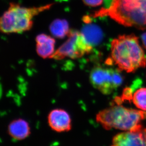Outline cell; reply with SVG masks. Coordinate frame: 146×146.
Masks as SVG:
<instances>
[{
    "instance_id": "3957f363",
    "label": "cell",
    "mask_w": 146,
    "mask_h": 146,
    "mask_svg": "<svg viewBox=\"0 0 146 146\" xmlns=\"http://www.w3.org/2000/svg\"><path fill=\"white\" fill-rule=\"evenodd\" d=\"M53 4L38 7H23L11 3L0 19V29L5 34L21 33L29 31L33 25V19L44 11L48 10Z\"/></svg>"
},
{
    "instance_id": "8992f818",
    "label": "cell",
    "mask_w": 146,
    "mask_h": 146,
    "mask_svg": "<svg viewBox=\"0 0 146 146\" xmlns=\"http://www.w3.org/2000/svg\"><path fill=\"white\" fill-rule=\"evenodd\" d=\"M118 69L98 66L91 70L90 81L102 94L109 95L123 84V77Z\"/></svg>"
},
{
    "instance_id": "5b68a950",
    "label": "cell",
    "mask_w": 146,
    "mask_h": 146,
    "mask_svg": "<svg viewBox=\"0 0 146 146\" xmlns=\"http://www.w3.org/2000/svg\"><path fill=\"white\" fill-rule=\"evenodd\" d=\"M67 36L66 41L50 58L57 60L66 58L75 59L81 58L92 50L93 46L88 43L82 32L70 30Z\"/></svg>"
},
{
    "instance_id": "30bf717a",
    "label": "cell",
    "mask_w": 146,
    "mask_h": 146,
    "mask_svg": "<svg viewBox=\"0 0 146 146\" xmlns=\"http://www.w3.org/2000/svg\"><path fill=\"white\" fill-rule=\"evenodd\" d=\"M8 131L11 138L18 141L26 139L31 133L29 124L22 119H18L11 121L8 125Z\"/></svg>"
},
{
    "instance_id": "5bb4252c",
    "label": "cell",
    "mask_w": 146,
    "mask_h": 146,
    "mask_svg": "<svg viewBox=\"0 0 146 146\" xmlns=\"http://www.w3.org/2000/svg\"><path fill=\"white\" fill-rule=\"evenodd\" d=\"M86 5L90 7H97L103 3L104 0H82Z\"/></svg>"
},
{
    "instance_id": "7c38bea8",
    "label": "cell",
    "mask_w": 146,
    "mask_h": 146,
    "mask_svg": "<svg viewBox=\"0 0 146 146\" xmlns=\"http://www.w3.org/2000/svg\"><path fill=\"white\" fill-rule=\"evenodd\" d=\"M81 32L93 46L99 44L103 37L102 30L96 25H88Z\"/></svg>"
},
{
    "instance_id": "2e32d148",
    "label": "cell",
    "mask_w": 146,
    "mask_h": 146,
    "mask_svg": "<svg viewBox=\"0 0 146 146\" xmlns=\"http://www.w3.org/2000/svg\"><path fill=\"white\" fill-rule=\"evenodd\" d=\"M113 0H104V3H105V8H108L110 6L111 3H112Z\"/></svg>"
},
{
    "instance_id": "ba28073f",
    "label": "cell",
    "mask_w": 146,
    "mask_h": 146,
    "mask_svg": "<svg viewBox=\"0 0 146 146\" xmlns=\"http://www.w3.org/2000/svg\"><path fill=\"white\" fill-rule=\"evenodd\" d=\"M50 127L56 132H66L72 129V120L67 112L62 109L51 111L48 116Z\"/></svg>"
},
{
    "instance_id": "277c9868",
    "label": "cell",
    "mask_w": 146,
    "mask_h": 146,
    "mask_svg": "<svg viewBox=\"0 0 146 146\" xmlns=\"http://www.w3.org/2000/svg\"><path fill=\"white\" fill-rule=\"evenodd\" d=\"M146 119V112L130 109L117 105L101 111L96 116V120L106 130L115 129L121 131L132 130Z\"/></svg>"
},
{
    "instance_id": "52a82bcc",
    "label": "cell",
    "mask_w": 146,
    "mask_h": 146,
    "mask_svg": "<svg viewBox=\"0 0 146 146\" xmlns=\"http://www.w3.org/2000/svg\"><path fill=\"white\" fill-rule=\"evenodd\" d=\"M111 146H146V128L139 124L114 136Z\"/></svg>"
},
{
    "instance_id": "6da1fadb",
    "label": "cell",
    "mask_w": 146,
    "mask_h": 146,
    "mask_svg": "<svg viewBox=\"0 0 146 146\" xmlns=\"http://www.w3.org/2000/svg\"><path fill=\"white\" fill-rule=\"evenodd\" d=\"M111 51L110 58L107 62L116 65L120 70L130 73L146 66L145 53L134 35H121L113 39Z\"/></svg>"
},
{
    "instance_id": "9a60e30c",
    "label": "cell",
    "mask_w": 146,
    "mask_h": 146,
    "mask_svg": "<svg viewBox=\"0 0 146 146\" xmlns=\"http://www.w3.org/2000/svg\"><path fill=\"white\" fill-rule=\"evenodd\" d=\"M141 39L144 47L146 49V32L142 34L141 36Z\"/></svg>"
},
{
    "instance_id": "7a4b0ae2",
    "label": "cell",
    "mask_w": 146,
    "mask_h": 146,
    "mask_svg": "<svg viewBox=\"0 0 146 146\" xmlns=\"http://www.w3.org/2000/svg\"><path fill=\"white\" fill-rule=\"evenodd\" d=\"M93 16H109L124 26L144 29L146 28V0H113L108 8H103Z\"/></svg>"
},
{
    "instance_id": "4fadbf2b",
    "label": "cell",
    "mask_w": 146,
    "mask_h": 146,
    "mask_svg": "<svg viewBox=\"0 0 146 146\" xmlns=\"http://www.w3.org/2000/svg\"><path fill=\"white\" fill-rule=\"evenodd\" d=\"M131 100L137 108L146 112V88L136 90L132 94Z\"/></svg>"
},
{
    "instance_id": "9c48e42d",
    "label": "cell",
    "mask_w": 146,
    "mask_h": 146,
    "mask_svg": "<svg viewBox=\"0 0 146 146\" xmlns=\"http://www.w3.org/2000/svg\"><path fill=\"white\" fill-rule=\"evenodd\" d=\"M36 52L42 58H50L55 52V40L54 37L41 34L36 37Z\"/></svg>"
},
{
    "instance_id": "8fae6325",
    "label": "cell",
    "mask_w": 146,
    "mask_h": 146,
    "mask_svg": "<svg viewBox=\"0 0 146 146\" xmlns=\"http://www.w3.org/2000/svg\"><path fill=\"white\" fill-rule=\"evenodd\" d=\"M50 31L54 37L63 38L70 32L68 22L65 19H55L51 23L49 27Z\"/></svg>"
}]
</instances>
